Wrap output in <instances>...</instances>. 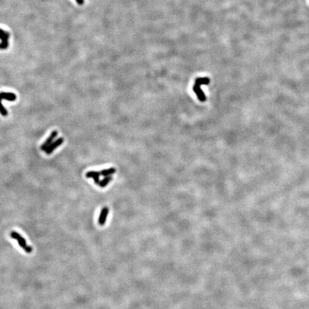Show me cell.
Returning <instances> with one entry per match:
<instances>
[{
    "label": "cell",
    "instance_id": "obj_1",
    "mask_svg": "<svg viewBox=\"0 0 309 309\" xmlns=\"http://www.w3.org/2000/svg\"><path fill=\"white\" fill-rule=\"evenodd\" d=\"M10 236H11V238L15 239L18 242L19 245H20V247L22 248V249H23L24 250H25L26 253H31V251H32V249H31L30 245H27L25 239H24V238L22 236V235L19 234V233L15 232V231H13V232H12L10 233Z\"/></svg>",
    "mask_w": 309,
    "mask_h": 309
},
{
    "label": "cell",
    "instance_id": "obj_2",
    "mask_svg": "<svg viewBox=\"0 0 309 309\" xmlns=\"http://www.w3.org/2000/svg\"><path fill=\"white\" fill-rule=\"evenodd\" d=\"M9 36L10 35L9 32L0 29V40H2V42L0 43V50H6L8 48Z\"/></svg>",
    "mask_w": 309,
    "mask_h": 309
},
{
    "label": "cell",
    "instance_id": "obj_3",
    "mask_svg": "<svg viewBox=\"0 0 309 309\" xmlns=\"http://www.w3.org/2000/svg\"><path fill=\"white\" fill-rule=\"evenodd\" d=\"M57 135H58L57 131H56V130L52 131V132L51 133L50 135L49 136V138H47V140H46L45 142H44L42 145H41V147H40L41 150H42V151H45L46 149H47L49 146H50L53 142H54L55 138L57 137Z\"/></svg>",
    "mask_w": 309,
    "mask_h": 309
},
{
    "label": "cell",
    "instance_id": "obj_4",
    "mask_svg": "<svg viewBox=\"0 0 309 309\" xmlns=\"http://www.w3.org/2000/svg\"><path fill=\"white\" fill-rule=\"evenodd\" d=\"M63 142H64V138H58L57 140H56L55 141H54V142H53L52 144H51L47 148V149H46V150L45 151L46 152V154H47V155L52 154L53 151H54L56 148L60 147V146L62 145Z\"/></svg>",
    "mask_w": 309,
    "mask_h": 309
},
{
    "label": "cell",
    "instance_id": "obj_5",
    "mask_svg": "<svg viewBox=\"0 0 309 309\" xmlns=\"http://www.w3.org/2000/svg\"><path fill=\"white\" fill-rule=\"evenodd\" d=\"M193 89L195 93L196 94V95H197V97H198L199 100H200V102L206 101V97L205 95V94H204V92H203V90H202V89L200 88V85L195 84L193 85Z\"/></svg>",
    "mask_w": 309,
    "mask_h": 309
},
{
    "label": "cell",
    "instance_id": "obj_6",
    "mask_svg": "<svg viewBox=\"0 0 309 309\" xmlns=\"http://www.w3.org/2000/svg\"><path fill=\"white\" fill-rule=\"evenodd\" d=\"M109 213V208L108 207H104V208L102 209L100 215H99V218L98 219V223L100 225H104V223L106 222L107 217H108V215Z\"/></svg>",
    "mask_w": 309,
    "mask_h": 309
},
{
    "label": "cell",
    "instance_id": "obj_7",
    "mask_svg": "<svg viewBox=\"0 0 309 309\" xmlns=\"http://www.w3.org/2000/svg\"><path fill=\"white\" fill-rule=\"evenodd\" d=\"M85 176H86L87 178H93L94 183L97 185H99V182H100V181H99V176H100V173H99V172L89 171L87 172Z\"/></svg>",
    "mask_w": 309,
    "mask_h": 309
},
{
    "label": "cell",
    "instance_id": "obj_8",
    "mask_svg": "<svg viewBox=\"0 0 309 309\" xmlns=\"http://www.w3.org/2000/svg\"><path fill=\"white\" fill-rule=\"evenodd\" d=\"M115 172H116L115 168H114V167H109L108 169L101 170V171L99 172V173H100V176L107 177V176H110L111 175L114 174Z\"/></svg>",
    "mask_w": 309,
    "mask_h": 309
},
{
    "label": "cell",
    "instance_id": "obj_9",
    "mask_svg": "<svg viewBox=\"0 0 309 309\" xmlns=\"http://www.w3.org/2000/svg\"><path fill=\"white\" fill-rule=\"evenodd\" d=\"M209 83H210V79L208 77H199L196 80V82H195V84L200 85V86L202 84H208Z\"/></svg>",
    "mask_w": 309,
    "mask_h": 309
},
{
    "label": "cell",
    "instance_id": "obj_10",
    "mask_svg": "<svg viewBox=\"0 0 309 309\" xmlns=\"http://www.w3.org/2000/svg\"><path fill=\"white\" fill-rule=\"evenodd\" d=\"M112 180H113V177H112L111 176H107L104 177V178H103L102 181H100V182H99V186L101 187V188H104V187H106L108 185L109 183L112 181Z\"/></svg>",
    "mask_w": 309,
    "mask_h": 309
},
{
    "label": "cell",
    "instance_id": "obj_11",
    "mask_svg": "<svg viewBox=\"0 0 309 309\" xmlns=\"http://www.w3.org/2000/svg\"><path fill=\"white\" fill-rule=\"evenodd\" d=\"M76 2L80 5H82L84 4V0H76Z\"/></svg>",
    "mask_w": 309,
    "mask_h": 309
}]
</instances>
